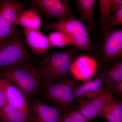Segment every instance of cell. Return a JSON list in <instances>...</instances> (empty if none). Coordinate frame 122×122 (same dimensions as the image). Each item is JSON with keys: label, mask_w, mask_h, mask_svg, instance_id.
Segmentation results:
<instances>
[{"label": "cell", "mask_w": 122, "mask_h": 122, "mask_svg": "<svg viewBox=\"0 0 122 122\" xmlns=\"http://www.w3.org/2000/svg\"><path fill=\"white\" fill-rule=\"evenodd\" d=\"M112 94H115L118 96L122 97V81L114 85L111 91Z\"/></svg>", "instance_id": "cell-25"}, {"label": "cell", "mask_w": 122, "mask_h": 122, "mask_svg": "<svg viewBox=\"0 0 122 122\" xmlns=\"http://www.w3.org/2000/svg\"><path fill=\"white\" fill-rule=\"evenodd\" d=\"M42 21L36 11L32 8L24 10L17 21V25L23 28L39 29L42 26Z\"/></svg>", "instance_id": "cell-18"}, {"label": "cell", "mask_w": 122, "mask_h": 122, "mask_svg": "<svg viewBox=\"0 0 122 122\" xmlns=\"http://www.w3.org/2000/svg\"><path fill=\"white\" fill-rule=\"evenodd\" d=\"M79 85V81L69 76L48 83L46 85L45 97L61 111L66 112L76 108L73 103L74 92Z\"/></svg>", "instance_id": "cell-4"}, {"label": "cell", "mask_w": 122, "mask_h": 122, "mask_svg": "<svg viewBox=\"0 0 122 122\" xmlns=\"http://www.w3.org/2000/svg\"><path fill=\"white\" fill-rule=\"evenodd\" d=\"M0 83L5 92L7 102L24 113L29 119V105L23 92L1 75Z\"/></svg>", "instance_id": "cell-11"}, {"label": "cell", "mask_w": 122, "mask_h": 122, "mask_svg": "<svg viewBox=\"0 0 122 122\" xmlns=\"http://www.w3.org/2000/svg\"><path fill=\"white\" fill-rule=\"evenodd\" d=\"M122 7V0H112L111 12L114 13L116 11Z\"/></svg>", "instance_id": "cell-27"}, {"label": "cell", "mask_w": 122, "mask_h": 122, "mask_svg": "<svg viewBox=\"0 0 122 122\" xmlns=\"http://www.w3.org/2000/svg\"><path fill=\"white\" fill-rule=\"evenodd\" d=\"M32 57L18 29L0 42V69L30 63Z\"/></svg>", "instance_id": "cell-3"}, {"label": "cell", "mask_w": 122, "mask_h": 122, "mask_svg": "<svg viewBox=\"0 0 122 122\" xmlns=\"http://www.w3.org/2000/svg\"><path fill=\"white\" fill-rule=\"evenodd\" d=\"M122 25V7L118 9L112 15L108 24V29L116 28Z\"/></svg>", "instance_id": "cell-23"}, {"label": "cell", "mask_w": 122, "mask_h": 122, "mask_svg": "<svg viewBox=\"0 0 122 122\" xmlns=\"http://www.w3.org/2000/svg\"><path fill=\"white\" fill-rule=\"evenodd\" d=\"M5 69L1 76L20 89L26 98L38 93L42 82L36 69L30 62Z\"/></svg>", "instance_id": "cell-2"}, {"label": "cell", "mask_w": 122, "mask_h": 122, "mask_svg": "<svg viewBox=\"0 0 122 122\" xmlns=\"http://www.w3.org/2000/svg\"><path fill=\"white\" fill-rule=\"evenodd\" d=\"M70 1L61 0H28L24 1L37 11L41 18H52L57 21L77 18L70 7Z\"/></svg>", "instance_id": "cell-6"}, {"label": "cell", "mask_w": 122, "mask_h": 122, "mask_svg": "<svg viewBox=\"0 0 122 122\" xmlns=\"http://www.w3.org/2000/svg\"><path fill=\"white\" fill-rule=\"evenodd\" d=\"M48 37L53 48H62L69 45L74 46V44L71 38L63 33L57 31L51 32Z\"/></svg>", "instance_id": "cell-22"}, {"label": "cell", "mask_w": 122, "mask_h": 122, "mask_svg": "<svg viewBox=\"0 0 122 122\" xmlns=\"http://www.w3.org/2000/svg\"><path fill=\"white\" fill-rule=\"evenodd\" d=\"M99 4V14L98 22L100 35L107 28L112 16L111 8L112 0H98Z\"/></svg>", "instance_id": "cell-21"}, {"label": "cell", "mask_w": 122, "mask_h": 122, "mask_svg": "<svg viewBox=\"0 0 122 122\" xmlns=\"http://www.w3.org/2000/svg\"><path fill=\"white\" fill-rule=\"evenodd\" d=\"M7 103L5 92L0 83V111L5 106Z\"/></svg>", "instance_id": "cell-26"}, {"label": "cell", "mask_w": 122, "mask_h": 122, "mask_svg": "<svg viewBox=\"0 0 122 122\" xmlns=\"http://www.w3.org/2000/svg\"><path fill=\"white\" fill-rule=\"evenodd\" d=\"M0 122H29L24 113L7 102L0 111Z\"/></svg>", "instance_id": "cell-20"}, {"label": "cell", "mask_w": 122, "mask_h": 122, "mask_svg": "<svg viewBox=\"0 0 122 122\" xmlns=\"http://www.w3.org/2000/svg\"><path fill=\"white\" fill-rule=\"evenodd\" d=\"M80 52L73 46L63 51L41 55L36 70L42 83L46 85L69 76L73 63Z\"/></svg>", "instance_id": "cell-1"}, {"label": "cell", "mask_w": 122, "mask_h": 122, "mask_svg": "<svg viewBox=\"0 0 122 122\" xmlns=\"http://www.w3.org/2000/svg\"><path fill=\"white\" fill-rule=\"evenodd\" d=\"M97 116L105 119L108 122H122V101L114 97L103 107Z\"/></svg>", "instance_id": "cell-17"}, {"label": "cell", "mask_w": 122, "mask_h": 122, "mask_svg": "<svg viewBox=\"0 0 122 122\" xmlns=\"http://www.w3.org/2000/svg\"><path fill=\"white\" fill-rule=\"evenodd\" d=\"M99 76L102 79L105 89L111 92L114 85L122 81V62H116L101 70Z\"/></svg>", "instance_id": "cell-16"}, {"label": "cell", "mask_w": 122, "mask_h": 122, "mask_svg": "<svg viewBox=\"0 0 122 122\" xmlns=\"http://www.w3.org/2000/svg\"><path fill=\"white\" fill-rule=\"evenodd\" d=\"M98 56L102 70L122 58V29H108L99 36Z\"/></svg>", "instance_id": "cell-5"}, {"label": "cell", "mask_w": 122, "mask_h": 122, "mask_svg": "<svg viewBox=\"0 0 122 122\" xmlns=\"http://www.w3.org/2000/svg\"><path fill=\"white\" fill-rule=\"evenodd\" d=\"M113 97L112 93L104 88L91 100L80 102V106L76 110L82 114L89 122L97 117L103 107Z\"/></svg>", "instance_id": "cell-10"}, {"label": "cell", "mask_w": 122, "mask_h": 122, "mask_svg": "<svg viewBox=\"0 0 122 122\" xmlns=\"http://www.w3.org/2000/svg\"><path fill=\"white\" fill-rule=\"evenodd\" d=\"M84 85L78 86L75 90V98L79 102L86 98L88 100L93 98L102 91L103 85L102 79L99 76L94 80L85 82Z\"/></svg>", "instance_id": "cell-15"}, {"label": "cell", "mask_w": 122, "mask_h": 122, "mask_svg": "<svg viewBox=\"0 0 122 122\" xmlns=\"http://www.w3.org/2000/svg\"><path fill=\"white\" fill-rule=\"evenodd\" d=\"M42 28L46 31L53 30L63 33L70 37L77 35H89L87 26L77 18H70L55 22L45 20L42 21Z\"/></svg>", "instance_id": "cell-9"}, {"label": "cell", "mask_w": 122, "mask_h": 122, "mask_svg": "<svg viewBox=\"0 0 122 122\" xmlns=\"http://www.w3.org/2000/svg\"><path fill=\"white\" fill-rule=\"evenodd\" d=\"M59 122H73L68 112L62 113Z\"/></svg>", "instance_id": "cell-28"}, {"label": "cell", "mask_w": 122, "mask_h": 122, "mask_svg": "<svg viewBox=\"0 0 122 122\" xmlns=\"http://www.w3.org/2000/svg\"><path fill=\"white\" fill-rule=\"evenodd\" d=\"M71 37L73 41L74 46L79 52L88 56H91V55H96L98 56V46L94 44L89 35H77Z\"/></svg>", "instance_id": "cell-19"}, {"label": "cell", "mask_w": 122, "mask_h": 122, "mask_svg": "<svg viewBox=\"0 0 122 122\" xmlns=\"http://www.w3.org/2000/svg\"><path fill=\"white\" fill-rule=\"evenodd\" d=\"M97 65V61L93 58L86 55L80 57L73 63L71 74L76 80L86 82L96 73Z\"/></svg>", "instance_id": "cell-13"}, {"label": "cell", "mask_w": 122, "mask_h": 122, "mask_svg": "<svg viewBox=\"0 0 122 122\" xmlns=\"http://www.w3.org/2000/svg\"></svg>", "instance_id": "cell-29"}, {"label": "cell", "mask_w": 122, "mask_h": 122, "mask_svg": "<svg viewBox=\"0 0 122 122\" xmlns=\"http://www.w3.org/2000/svg\"><path fill=\"white\" fill-rule=\"evenodd\" d=\"M75 108L67 111L72 118L73 122H88L86 119Z\"/></svg>", "instance_id": "cell-24"}, {"label": "cell", "mask_w": 122, "mask_h": 122, "mask_svg": "<svg viewBox=\"0 0 122 122\" xmlns=\"http://www.w3.org/2000/svg\"><path fill=\"white\" fill-rule=\"evenodd\" d=\"M96 0H75V11L79 14V20L82 22L87 23L86 25L95 38L99 37L100 33L95 23L94 17L95 5Z\"/></svg>", "instance_id": "cell-14"}, {"label": "cell", "mask_w": 122, "mask_h": 122, "mask_svg": "<svg viewBox=\"0 0 122 122\" xmlns=\"http://www.w3.org/2000/svg\"><path fill=\"white\" fill-rule=\"evenodd\" d=\"M23 28L26 44L33 54L41 55L52 50L48 37L39 29Z\"/></svg>", "instance_id": "cell-12"}, {"label": "cell", "mask_w": 122, "mask_h": 122, "mask_svg": "<svg viewBox=\"0 0 122 122\" xmlns=\"http://www.w3.org/2000/svg\"><path fill=\"white\" fill-rule=\"evenodd\" d=\"M26 5L17 0H0V42L17 29V21Z\"/></svg>", "instance_id": "cell-7"}, {"label": "cell", "mask_w": 122, "mask_h": 122, "mask_svg": "<svg viewBox=\"0 0 122 122\" xmlns=\"http://www.w3.org/2000/svg\"><path fill=\"white\" fill-rule=\"evenodd\" d=\"M29 122H59L62 113L57 108L36 99L29 105Z\"/></svg>", "instance_id": "cell-8"}]
</instances>
